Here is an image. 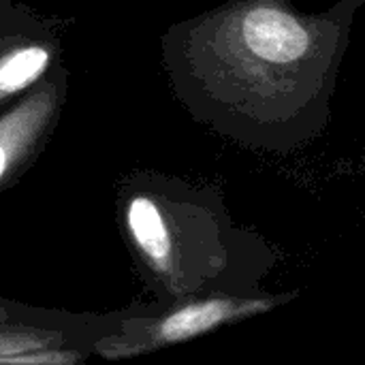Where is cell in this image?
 Wrapping results in <instances>:
<instances>
[{
  "label": "cell",
  "mask_w": 365,
  "mask_h": 365,
  "mask_svg": "<svg viewBox=\"0 0 365 365\" xmlns=\"http://www.w3.org/2000/svg\"><path fill=\"white\" fill-rule=\"evenodd\" d=\"M274 302L263 299H235V297H210L184 304L158 321L141 325L139 331L128 334V338H113L101 346L105 357H130L143 351H154L160 346L186 342L190 338L203 336L225 323L242 317H252L257 312L269 310Z\"/></svg>",
  "instance_id": "obj_2"
},
{
  "label": "cell",
  "mask_w": 365,
  "mask_h": 365,
  "mask_svg": "<svg viewBox=\"0 0 365 365\" xmlns=\"http://www.w3.org/2000/svg\"><path fill=\"white\" fill-rule=\"evenodd\" d=\"M49 66V51L41 45H21L0 56V103L30 88Z\"/></svg>",
  "instance_id": "obj_6"
},
{
  "label": "cell",
  "mask_w": 365,
  "mask_h": 365,
  "mask_svg": "<svg viewBox=\"0 0 365 365\" xmlns=\"http://www.w3.org/2000/svg\"><path fill=\"white\" fill-rule=\"evenodd\" d=\"M334 38L276 0H250L210 17L197 32V66L231 105L274 109L321 75Z\"/></svg>",
  "instance_id": "obj_1"
},
{
  "label": "cell",
  "mask_w": 365,
  "mask_h": 365,
  "mask_svg": "<svg viewBox=\"0 0 365 365\" xmlns=\"http://www.w3.org/2000/svg\"><path fill=\"white\" fill-rule=\"evenodd\" d=\"M58 113V90L43 86L0 115V186L41 148Z\"/></svg>",
  "instance_id": "obj_3"
},
{
  "label": "cell",
  "mask_w": 365,
  "mask_h": 365,
  "mask_svg": "<svg viewBox=\"0 0 365 365\" xmlns=\"http://www.w3.org/2000/svg\"><path fill=\"white\" fill-rule=\"evenodd\" d=\"M130 242L139 250L141 259L165 280L173 282L180 276V240L165 207L145 197H133L124 212Z\"/></svg>",
  "instance_id": "obj_4"
},
{
  "label": "cell",
  "mask_w": 365,
  "mask_h": 365,
  "mask_svg": "<svg viewBox=\"0 0 365 365\" xmlns=\"http://www.w3.org/2000/svg\"><path fill=\"white\" fill-rule=\"evenodd\" d=\"M4 319H6V314H4V310H0V323H2Z\"/></svg>",
  "instance_id": "obj_7"
},
{
  "label": "cell",
  "mask_w": 365,
  "mask_h": 365,
  "mask_svg": "<svg viewBox=\"0 0 365 365\" xmlns=\"http://www.w3.org/2000/svg\"><path fill=\"white\" fill-rule=\"evenodd\" d=\"M79 361V355L62 349V338L36 329L0 331V364L64 365Z\"/></svg>",
  "instance_id": "obj_5"
}]
</instances>
